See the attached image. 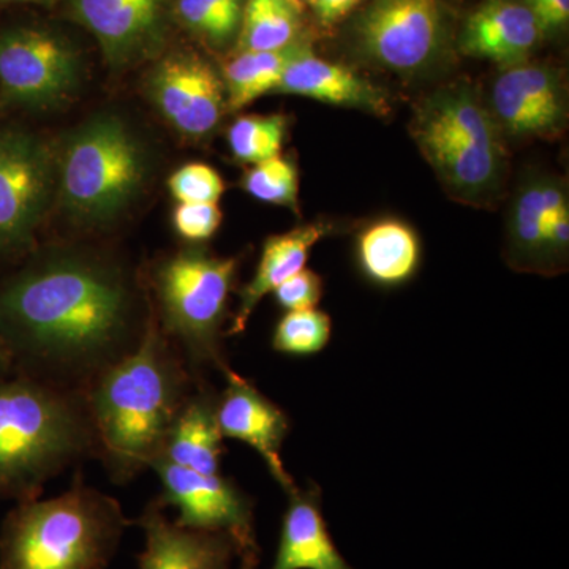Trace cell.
<instances>
[{
	"label": "cell",
	"instance_id": "83f0119b",
	"mask_svg": "<svg viewBox=\"0 0 569 569\" xmlns=\"http://www.w3.org/2000/svg\"><path fill=\"white\" fill-rule=\"evenodd\" d=\"M242 187L261 203L283 206L299 211L298 168L282 156L253 164L244 174Z\"/></svg>",
	"mask_w": 569,
	"mask_h": 569
},
{
	"label": "cell",
	"instance_id": "7402d4cb",
	"mask_svg": "<svg viewBox=\"0 0 569 569\" xmlns=\"http://www.w3.org/2000/svg\"><path fill=\"white\" fill-rule=\"evenodd\" d=\"M216 406L217 397L206 387L192 391L168 430L159 458L200 473H220L224 448Z\"/></svg>",
	"mask_w": 569,
	"mask_h": 569
},
{
	"label": "cell",
	"instance_id": "9c48e42d",
	"mask_svg": "<svg viewBox=\"0 0 569 569\" xmlns=\"http://www.w3.org/2000/svg\"><path fill=\"white\" fill-rule=\"evenodd\" d=\"M80 61L58 36L40 29L0 33V92L10 103L48 108L77 88Z\"/></svg>",
	"mask_w": 569,
	"mask_h": 569
},
{
	"label": "cell",
	"instance_id": "2e32d148",
	"mask_svg": "<svg viewBox=\"0 0 569 569\" xmlns=\"http://www.w3.org/2000/svg\"><path fill=\"white\" fill-rule=\"evenodd\" d=\"M71 13L114 66L151 50L162 28V0H71Z\"/></svg>",
	"mask_w": 569,
	"mask_h": 569
},
{
	"label": "cell",
	"instance_id": "44dd1931",
	"mask_svg": "<svg viewBox=\"0 0 569 569\" xmlns=\"http://www.w3.org/2000/svg\"><path fill=\"white\" fill-rule=\"evenodd\" d=\"M565 203L567 189L559 179L535 178L520 187L508 222L511 268L546 276L545 223Z\"/></svg>",
	"mask_w": 569,
	"mask_h": 569
},
{
	"label": "cell",
	"instance_id": "8fae6325",
	"mask_svg": "<svg viewBox=\"0 0 569 569\" xmlns=\"http://www.w3.org/2000/svg\"><path fill=\"white\" fill-rule=\"evenodd\" d=\"M359 47L396 71L425 69L440 51L443 18L437 0H376L356 22Z\"/></svg>",
	"mask_w": 569,
	"mask_h": 569
},
{
	"label": "cell",
	"instance_id": "ba28073f",
	"mask_svg": "<svg viewBox=\"0 0 569 569\" xmlns=\"http://www.w3.org/2000/svg\"><path fill=\"white\" fill-rule=\"evenodd\" d=\"M152 470L162 482V496L157 498L164 508L178 509L174 520L187 529L224 531L238 545L239 557L260 552L253 529V501L231 479L220 473L206 475L168 462L153 460Z\"/></svg>",
	"mask_w": 569,
	"mask_h": 569
},
{
	"label": "cell",
	"instance_id": "1f68e13d",
	"mask_svg": "<svg viewBox=\"0 0 569 569\" xmlns=\"http://www.w3.org/2000/svg\"><path fill=\"white\" fill-rule=\"evenodd\" d=\"M176 11L187 28L211 40L212 43H224L234 36L230 26H227L206 0H178Z\"/></svg>",
	"mask_w": 569,
	"mask_h": 569
},
{
	"label": "cell",
	"instance_id": "ac0fdd59",
	"mask_svg": "<svg viewBox=\"0 0 569 569\" xmlns=\"http://www.w3.org/2000/svg\"><path fill=\"white\" fill-rule=\"evenodd\" d=\"M274 92L355 108L373 116H388L391 111L387 93L377 86L346 66L317 58L309 48L290 62Z\"/></svg>",
	"mask_w": 569,
	"mask_h": 569
},
{
	"label": "cell",
	"instance_id": "d590c367",
	"mask_svg": "<svg viewBox=\"0 0 569 569\" xmlns=\"http://www.w3.org/2000/svg\"><path fill=\"white\" fill-rule=\"evenodd\" d=\"M239 559H241V568L239 569H258V565H260V552L242 553Z\"/></svg>",
	"mask_w": 569,
	"mask_h": 569
},
{
	"label": "cell",
	"instance_id": "e575fe53",
	"mask_svg": "<svg viewBox=\"0 0 569 569\" xmlns=\"http://www.w3.org/2000/svg\"><path fill=\"white\" fill-rule=\"evenodd\" d=\"M13 358H11L9 348L0 337V378L10 376L11 369H13Z\"/></svg>",
	"mask_w": 569,
	"mask_h": 569
},
{
	"label": "cell",
	"instance_id": "4fadbf2b",
	"mask_svg": "<svg viewBox=\"0 0 569 569\" xmlns=\"http://www.w3.org/2000/svg\"><path fill=\"white\" fill-rule=\"evenodd\" d=\"M148 92L167 122L189 138L211 134L227 107L222 77L189 52L164 58L149 77Z\"/></svg>",
	"mask_w": 569,
	"mask_h": 569
},
{
	"label": "cell",
	"instance_id": "f546056e",
	"mask_svg": "<svg viewBox=\"0 0 569 569\" xmlns=\"http://www.w3.org/2000/svg\"><path fill=\"white\" fill-rule=\"evenodd\" d=\"M222 219L217 203H179L173 213L176 233L190 242L211 239L222 224Z\"/></svg>",
	"mask_w": 569,
	"mask_h": 569
},
{
	"label": "cell",
	"instance_id": "d6986e66",
	"mask_svg": "<svg viewBox=\"0 0 569 569\" xmlns=\"http://www.w3.org/2000/svg\"><path fill=\"white\" fill-rule=\"evenodd\" d=\"M287 496L288 508L271 569H353L326 527L320 490L296 488Z\"/></svg>",
	"mask_w": 569,
	"mask_h": 569
},
{
	"label": "cell",
	"instance_id": "e0dca14e",
	"mask_svg": "<svg viewBox=\"0 0 569 569\" xmlns=\"http://www.w3.org/2000/svg\"><path fill=\"white\" fill-rule=\"evenodd\" d=\"M545 33L522 0H488L468 18L460 50L501 69L527 62Z\"/></svg>",
	"mask_w": 569,
	"mask_h": 569
},
{
	"label": "cell",
	"instance_id": "5bb4252c",
	"mask_svg": "<svg viewBox=\"0 0 569 569\" xmlns=\"http://www.w3.org/2000/svg\"><path fill=\"white\" fill-rule=\"evenodd\" d=\"M223 376L227 387L222 396L217 397L216 406L220 432L223 438H234L252 447L280 488L290 493L298 486L282 462L283 441L290 432L287 415L230 366L223 370Z\"/></svg>",
	"mask_w": 569,
	"mask_h": 569
},
{
	"label": "cell",
	"instance_id": "3957f363",
	"mask_svg": "<svg viewBox=\"0 0 569 569\" xmlns=\"http://www.w3.org/2000/svg\"><path fill=\"white\" fill-rule=\"evenodd\" d=\"M91 456L99 440L84 395L24 373L0 378V498L32 500Z\"/></svg>",
	"mask_w": 569,
	"mask_h": 569
},
{
	"label": "cell",
	"instance_id": "9a60e30c",
	"mask_svg": "<svg viewBox=\"0 0 569 569\" xmlns=\"http://www.w3.org/2000/svg\"><path fill=\"white\" fill-rule=\"evenodd\" d=\"M163 505L153 500L134 520L146 535L140 569H231L238 545L224 531L187 529L164 518Z\"/></svg>",
	"mask_w": 569,
	"mask_h": 569
},
{
	"label": "cell",
	"instance_id": "5b68a950",
	"mask_svg": "<svg viewBox=\"0 0 569 569\" xmlns=\"http://www.w3.org/2000/svg\"><path fill=\"white\" fill-rule=\"evenodd\" d=\"M411 134L452 197L489 204L503 189L507 153L500 129L478 93L451 84L417 107Z\"/></svg>",
	"mask_w": 569,
	"mask_h": 569
},
{
	"label": "cell",
	"instance_id": "836d02e7",
	"mask_svg": "<svg viewBox=\"0 0 569 569\" xmlns=\"http://www.w3.org/2000/svg\"><path fill=\"white\" fill-rule=\"evenodd\" d=\"M309 2L318 20L332 24L348 17L361 0H309Z\"/></svg>",
	"mask_w": 569,
	"mask_h": 569
},
{
	"label": "cell",
	"instance_id": "f1b7e54d",
	"mask_svg": "<svg viewBox=\"0 0 569 569\" xmlns=\"http://www.w3.org/2000/svg\"><path fill=\"white\" fill-rule=\"evenodd\" d=\"M168 187L179 203H217L224 192L222 176L204 163L179 168Z\"/></svg>",
	"mask_w": 569,
	"mask_h": 569
},
{
	"label": "cell",
	"instance_id": "52a82bcc",
	"mask_svg": "<svg viewBox=\"0 0 569 569\" xmlns=\"http://www.w3.org/2000/svg\"><path fill=\"white\" fill-rule=\"evenodd\" d=\"M61 198L81 222L102 223L130 203L146 176L140 142L116 116L71 134L61 159Z\"/></svg>",
	"mask_w": 569,
	"mask_h": 569
},
{
	"label": "cell",
	"instance_id": "ffe728a7",
	"mask_svg": "<svg viewBox=\"0 0 569 569\" xmlns=\"http://www.w3.org/2000/svg\"><path fill=\"white\" fill-rule=\"evenodd\" d=\"M331 227L325 223H309L283 234L266 239L260 263L249 283L239 293V306L227 336L246 331L247 323L261 299L276 290L284 280L306 268L310 252L318 241L329 234Z\"/></svg>",
	"mask_w": 569,
	"mask_h": 569
},
{
	"label": "cell",
	"instance_id": "8992f818",
	"mask_svg": "<svg viewBox=\"0 0 569 569\" xmlns=\"http://www.w3.org/2000/svg\"><path fill=\"white\" fill-rule=\"evenodd\" d=\"M238 266L236 258L189 249L153 272L160 329L181 351L192 376L211 367L223 372L228 367L222 331Z\"/></svg>",
	"mask_w": 569,
	"mask_h": 569
},
{
	"label": "cell",
	"instance_id": "cb8c5ba5",
	"mask_svg": "<svg viewBox=\"0 0 569 569\" xmlns=\"http://www.w3.org/2000/svg\"><path fill=\"white\" fill-rule=\"evenodd\" d=\"M305 50V44L295 43L280 51L239 52L223 69L228 108L242 110L266 93L274 92L283 71Z\"/></svg>",
	"mask_w": 569,
	"mask_h": 569
},
{
	"label": "cell",
	"instance_id": "8d00e7d4",
	"mask_svg": "<svg viewBox=\"0 0 569 569\" xmlns=\"http://www.w3.org/2000/svg\"><path fill=\"white\" fill-rule=\"evenodd\" d=\"M6 3H37V6H52L56 0H0Z\"/></svg>",
	"mask_w": 569,
	"mask_h": 569
},
{
	"label": "cell",
	"instance_id": "277c9868",
	"mask_svg": "<svg viewBox=\"0 0 569 569\" xmlns=\"http://www.w3.org/2000/svg\"><path fill=\"white\" fill-rule=\"evenodd\" d=\"M129 526L118 500L77 481L62 496L20 501L9 512L0 569H104Z\"/></svg>",
	"mask_w": 569,
	"mask_h": 569
},
{
	"label": "cell",
	"instance_id": "30bf717a",
	"mask_svg": "<svg viewBox=\"0 0 569 569\" xmlns=\"http://www.w3.org/2000/svg\"><path fill=\"white\" fill-rule=\"evenodd\" d=\"M52 187L51 156L32 134L0 130V252L32 244Z\"/></svg>",
	"mask_w": 569,
	"mask_h": 569
},
{
	"label": "cell",
	"instance_id": "603a6c76",
	"mask_svg": "<svg viewBox=\"0 0 569 569\" xmlns=\"http://www.w3.org/2000/svg\"><path fill=\"white\" fill-rule=\"evenodd\" d=\"M356 258L370 282L397 287L417 274L421 242L410 224L396 219L378 220L356 239Z\"/></svg>",
	"mask_w": 569,
	"mask_h": 569
},
{
	"label": "cell",
	"instance_id": "74e56055",
	"mask_svg": "<svg viewBox=\"0 0 569 569\" xmlns=\"http://www.w3.org/2000/svg\"><path fill=\"white\" fill-rule=\"evenodd\" d=\"M288 2L293 3L296 9L299 10V9H301V6H302V3L306 2V0H288Z\"/></svg>",
	"mask_w": 569,
	"mask_h": 569
},
{
	"label": "cell",
	"instance_id": "6da1fadb",
	"mask_svg": "<svg viewBox=\"0 0 569 569\" xmlns=\"http://www.w3.org/2000/svg\"><path fill=\"white\" fill-rule=\"evenodd\" d=\"M144 331H137L133 291L121 272L78 253L36 261L0 288V337L13 365L81 395L132 353Z\"/></svg>",
	"mask_w": 569,
	"mask_h": 569
},
{
	"label": "cell",
	"instance_id": "7c38bea8",
	"mask_svg": "<svg viewBox=\"0 0 569 569\" xmlns=\"http://www.w3.org/2000/svg\"><path fill=\"white\" fill-rule=\"evenodd\" d=\"M489 111L509 137H559L568 122L563 77L542 63L507 67L493 81Z\"/></svg>",
	"mask_w": 569,
	"mask_h": 569
},
{
	"label": "cell",
	"instance_id": "7a4b0ae2",
	"mask_svg": "<svg viewBox=\"0 0 569 569\" xmlns=\"http://www.w3.org/2000/svg\"><path fill=\"white\" fill-rule=\"evenodd\" d=\"M193 376L181 351L149 320L140 346L86 389L99 456L114 482L151 468L168 430L192 395Z\"/></svg>",
	"mask_w": 569,
	"mask_h": 569
},
{
	"label": "cell",
	"instance_id": "484cf974",
	"mask_svg": "<svg viewBox=\"0 0 569 569\" xmlns=\"http://www.w3.org/2000/svg\"><path fill=\"white\" fill-rule=\"evenodd\" d=\"M287 127V118L283 114L241 116L228 130V146L238 162H264L280 156Z\"/></svg>",
	"mask_w": 569,
	"mask_h": 569
},
{
	"label": "cell",
	"instance_id": "4316f807",
	"mask_svg": "<svg viewBox=\"0 0 569 569\" xmlns=\"http://www.w3.org/2000/svg\"><path fill=\"white\" fill-rule=\"evenodd\" d=\"M331 329V318L323 310H293L276 325L272 348L288 356L317 355L328 346Z\"/></svg>",
	"mask_w": 569,
	"mask_h": 569
},
{
	"label": "cell",
	"instance_id": "4dcf8cb0",
	"mask_svg": "<svg viewBox=\"0 0 569 569\" xmlns=\"http://www.w3.org/2000/svg\"><path fill=\"white\" fill-rule=\"evenodd\" d=\"M276 302L287 312L316 309L323 296V279L312 269H302L272 291Z\"/></svg>",
	"mask_w": 569,
	"mask_h": 569
},
{
	"label": "cell",
	"instance_id": "d6a6232c",
	"mask_svg": "<svg viewBox=\"0 0 569 569\" xmlns=\"http://www.w3.org/2000/svg\"><path fill=\"white\" fill-rule=\"evenodd\" d=\"M537 18L542 33L559 32L569 21V0H522Z\"/></svg>",
	"mask_w": 569,
	"mask_h": 569
},
{
	"label": "cell",
	"instance_id": "d4e9b609",
	"mask_svg": "<svg viewBox=\"0 0 569 569\" xmlns=\"http://www.w3.org/2000/svg\"><path fill=\"white\" fill-rule=\"evenodd\" d=\"M298 11L288 0H247L239 50L280 51L298 43Z\"/></svg>",
	"mask_w": 569,
	"mask_h": 569
}]
</instances>
